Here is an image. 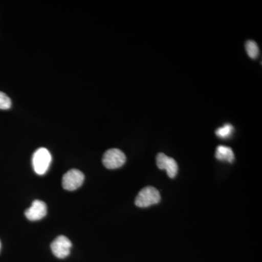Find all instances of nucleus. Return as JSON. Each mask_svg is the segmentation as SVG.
<instances>
[{
    "label": "nucleus",
    "instance_id": "obj_5",
    "mask_svg": "<svg viewBox=\"0 0 262 262\" xmlns=\"http://www.w3.org/2000/svg\"><path fill=\"white\" fill-rule=\"evenodd\" d=\"M72 242L63 235L57 237L51 245L52 252L58 258H64L70 255Z\"/></svg>",
    "mask_w": 262,
    "mask_h": 262
},
{
    "label": "nucleus",
    "instance_id": "obj_3",
    "mask_svg": "<svg viewBox=\"0 0 262 262\" xmlns=\"http://www.w3.org/2000/svg\"><path fill=\"white\" fill-rule=\"evenodd\" d=\"M126 161L125 155L118 149H110L103 154L102 163L108 169H117L122 167Z\"/></svg>",
    "mask_w": 262,
    "mask_h": 262
},
{
    "label": "nucleus",
    "instance_id": "obj_11",
    "mask_svg": "<svg viewBox=\"0 0 262 262\" xmlns=\"http://www.w3.org/2000/svg\"><path fill=\"white\" fill-rule=\"evenodd\" d=\"M11 105L10 98L4 93L0 92V110H8Z\"/></svg>",
    "mask_w": 262,
    "mask_h": 262
},
{
    "label": "nucleus",
    "instance_id": "obj_4",
    "mask_svg": "<svg viewBox=\"0 0 262 262\" xmlns=\"http://www.w3.org/2000/svg\"><path fill=\"white\" fill-rule=\"evenodd\" d=\"M83 173L77 169H72L63 175L62 186L66 190L74 191L80 188L83 184Z\"/></svg>",
    "mask_w": 262,
    "mask_h": 262
},
{
    "label": "nucleus",
    "instance_id": "obj_12",
    "mask_svg": "<svg viewBox=\"0 0 262 262\" xmlns=\"http://www.w3.org/2000/svg\"><path fill=\"white\" fill-rule=\"evenodd\" d=\"M2 247V244H1V241H0V250H1Z\"/></svg>",
    "mask_w": 262,
    "mask_h": 262
},
{
    "label": "nucleus",
    "instance_id": "obj_1",
    "mask_svg": "<svg viewBox=\"0 0 262 262\" xmlns=\"http://www.w3.org/2000/svg\"><path fill=\"white\" fill-rule=\"evenodd\" d=\"M52 157L46 148H39L33 155L32 165L34 171L38 175H44L49 169Z\"/></svg>",
    "mask_w": 262,
    "mask_h": 262
},
{
    "label": "nucleus",
    "instance_id": "obj_7",
    "mask_svg": "<svg viewBox=\"0 0 262 262\" xmlns=\"http://www.w3.org/2000/svg\"><path fill=\"white\" fill-rule=\"evenodd\" d=\"M48 213L47 205L42 201L36 200L32 206L25 211V215L29 220L38 221L44 218Z\"/></svg>",
    "mask_w": 262,
    "mask_h": 262
},
{
    "label": "nucleus",
    "instance_id": "obj_8",
    "mask_svg": "<svg viewBox=\"0 0 262 262\" xmlns=\"http://www.w3.org/2000/svg\"><path fill=\"white\" fill-rule=\"evenodd\" d=\"M215 158L219 160H225L229 163H232L234 159V152L228 146H219L215 151Z\"/></svg>",
    "mask_w": 262,
    "mask_h": 262
},
{
    "label": "nucleus",
    "instance_id": "obj_9",
    "mask_svg": "<svg viewBox=\"0 0 262 262\" xmlns=\"http://www.w3.org/2000/svg\"><path fill=\"white\" fill-rule=\"evenodd\" d=\"M246 50L248 56L251 58H253V59L256 58L258 56V53H259L257 44L253 40H248L246 42Z\"/></svg>",
    "mask_w": 262,
    "mask_h": 262
},
{
    "label": "nucleus",
    "instance_id": "obj_10",
    "mask_svg": "<svg viewBox=\"0 0 262 262\" xmlns=\"http://www.w3.org/2000/svg\"><path fill=\"white\" fill-rule=\"evenodd\" d=\"M233 131V127L230 124H226L223 127H220L215 131V134L218 137L225 139L229 137Z\"/></svg>",
    "mask_w": 262,
    "mask_h": 262
},
{
    "label": "nucleus",
    "instance_id": "obj_6",
    "mask_svg": "<svg viewBox=\"0 0 262 262\" xmlns=\"http://www.w3.org/2000/svg\"><path fill=\"white\" fill-rule=\"evenodd\" d=\"M157 165L160 170H166L170 178L173 179L178 173V164L173 158L167 156L164 153H159L157 155Z\"/></svg>",
    "mask_w": 262,
    "mask_h": 262
},
{
    "label": "nucleus",
    "instance_id": "obj_2",
    "mask_svg": "<svg viewBox=\"0 0 262 262\" xmlns=\"http://www.w3.org/2000/svg\"><path fill=\"white\" fill-rule=\"evenodd\" d=\"M159 191L153 187H146L141 189L136 196L135 204L139 208H147L152 205L158 204L160 201Z\"/></svg>",
    "mask_w": 262,
    "mask_h": 262
}]
</instances>
